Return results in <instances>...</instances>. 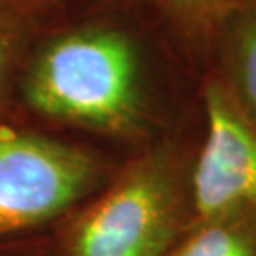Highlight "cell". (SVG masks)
Instances as JSON below:
<instances>
[{
    "label": "cell",
    "instance_id": "2",
    "mask_svg": "<svg viewBox=\"0 0 256 256\" xmlns=\"http://www.w3.org/2000/svg\"><path fill=\"white\" fill-rule=\"evenodd\" d=\"M202 104L182 126L124 158L66 226L61 256H167L196 220Z\"/></svg>",
    "mask_w": 256,
    "mask_h": 256
},
{
    "label": "cell",
    "instance_id": "9",
    "mask_svg": "<svg viewBox=\"0 0 256 256\" xmlns=\"http://www.w3.org/2000/svg\"><path fill=\"white\" fill-rule=\"evenodd\" d=\"M59 0H0V10L16 12H40L48 14Z\"/></svg>",
    "mask_w": 256,
    "mask_h": 256
},
{
    "label": "cell",
    "instance_id": "5",
    "mask_svg": "<svg viewBox=\"0 0 256 256\" xmlns=\"http://www.w3.org/2000/svg\"><path fill=\"white\" fill-rule=\"evenodd\" d=\"M162 36L184 70L203 80L222 21L241 0H124Z\"/></svg>",
    "mask_w": 256,
    "mask_h": 256
},
{
    "label": "cell",
    "instance_id": "3",
    "mask_svg": "<svg viewBox=\"0 0 256 256\" xmlns=\"http://www.w3.org/2000/svg\"><path fill=\"white\" fill-rule=\"evenodd\" d=\"M122 162L34 129L0 126V236L68 216L101 192Z\"/></svg>",
    "mask_w": 256,
    "mask_h": 256
},
{
    "label": "cell",
    "instance_id": "7",
    "mask_svg": "<svg viewBox=\"0 0 256 256\" xmlns=\"http://www.w3.org/2000/svg\"><path fill=\"white\" fill-rule=\"evenodd\" d=\"M167 256H256V224L239 212L198 218Z\"/></svg>",
    "mask_w": 256,
    "mask_h": 256
},
{
    "label": "cell",
    "instance_id": "6",
    "mask_svg": "<svg viewBox=\"0 0 256 256\" xmlns=\"http://www.w3.org/2000/svg\"><path fill=\"white\" fill-rule=\"evenodd\" d=\"M205 76L218 84L236 112L256 129V0H241L222 21Z\"/></svg>",
    "mask_w": 256,
    "mask_h": 256
},
{
    "label": "cell",
    "instance_id": "1",
    "mask_svg": "<svg viewBox=\"0 0 256 256\" xmlns=\"http://www.w3.org/2000/svg\"><path fill=\"white\" fill-rule=\"evenodd\" d=\"M178 72L184 66L146 19L112 0L106 12L38 34L21 64L19 90L36 116L131 154L194 114L178 102Z\"/></svg>",
    "mask_w": 256,
    "mask_h": 256
},
{
    "label": "cell",
    "instance_id": "4",
    "mask_svg": "<svg viewBox=\"0 0 256 256\" xmlns=\"http://www.w3.org/2000/svg\"><path fill=\"white\" fill-rule=\"evenodd\" d=\"M203 131L194 167L198 218L245 214L256 224V129L230 104L218 84H200Z\"/></svg>",
    "mask_w": 256,
    "mask_h": 256
},
{
    "label": "cell",
    "instance_id": "8",
    "mask_svg": "<svg viewBox=\"0 0 256 256\" xmlns=\"http://www.w3.org/2000/svg\"><path fill=\"white\" fill-rule=\"evenodd\" d=\"M46 14L0 10V90L14 68L23 64L28 44L36 40L38 28Z\"/></svg>",
    "mask_w": 256,
    "mask_h": 256
}]
</instances>
